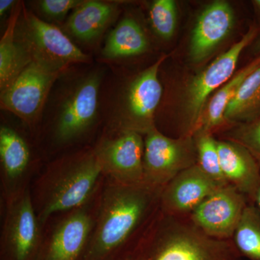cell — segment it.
I'll use <instances>...</instances> for the list:
<instances>
[{"label":"cell","instance_id":"obj_15","mask_svg":"<svg viewBox=\"0 0 260 260\" xmlns=\"http://www.w3.org/2000/svg\"><path fill=\"white\" fill-rule=\"evenodd\" d=\"M219 187L221 186L195 164L179 173L162 189L160 208L170 215H189Z\"/></svg>","mask_w":260,"mask_h":260},{"label":"cell","instance_id":"obj_2","mask_svg":"<svg viewBox=\"0 0 260 260\" xmlns=\"http://www.w3.org/2000/svg\"><path fill=\"white\" fill-rule=\"evenodd\" d=\"M132 260H242L232 240L210 237L189 215L164 213L159 206L138 239Z\"/></svg>","mask_w":260,"mask_h":260},{"label":"cell","instance_id":"obj_17","mask_svg":"<svg viewBox=\"0 0 260 260\" xmlns=\"http://www.w3.org/2000/svg\"><path fill=\"white\" fill-rule=\"evenodd\" d=\"M0 160L2 184L5 200L26 189L30 151L25 140L15 130L7 126L0 129Z\"/></svg>","mask_w":260,"mask_h":260},{"label":"cell","instance_id":"obj_10","mask_svg":"<svg viewBox=\"0 0 260 260\" xmlns=\"http://www.w3.org/2000/svg\"><path fill=\"white\" fill-rule=\"evenodd\" d=\"M249 203L246 195L229 184L218 188L203 200L189 217L207 235L215 239L232 240Z\"/></svg>","mask_w":260,"mask_h":260},{"label":"cell","instance_id":"obj_9","mask_svg":"<svg viewBox=\"0 0 260 260\" xmlns=\"http://www.w3.org/2000/svg\"><path fill=\"white\" fill-rule=\"evenodd\" d=\"M144 148L142 134L124 130L114 138L103 140L94 151L107 180L137 185L143 183Z\"/></svg>","mask_w":260,"mask_h":260},{"label":"cell","instance_id":"obj_27","mask_svg":"<svg viewBox=\"0 0 260 260\" xmlns=\"http://www.w3.org/2000/svg\"><path fill=\"white\" fill-rule=\"evenodd\" d=\"M84 1L78 0H44L39 3L43 13L53 18H61L73 9L81 5Z\"/></svg>","mask_w":260,"mask_h":260},{"label":"cell","instance_id":"obj_3","mask_svg":"<svg viewBox=\"0 0 260 260\" xmlns=\"http://www.w3.org/2000/svg\"><path fill=\"white\" fill-rule=\"evenodd\" d=\"M104 179L94 150L51 164L38 179L31 194L43 229L56 214L76 209L93 199Z\"/></svg>","mask_w":260,"mask_h":260},{"label":"cell","instance_id":"obj_18","mask_svg":"<svg viewBox=\"0 0 260 260\" xmlns=\"http://www.w3.org/2000/svg\"><path fill=\"white\" fill-rule=\"evenodd\" d=\"M20 13L19 6L12 13L9 23L0 42V89L3 93L21 73L32 58L26 49L15 42V28Z\"/></svg>","mask_w":260,"mask_h":260},{"label":"cell","instance_id":"obj_6","mask_svg":"<svg viewBox=\"0 0 260 260\" xmlns=\"http://www.w3.org/2000/svg\"><path fill=\"white\" fill-rule=\"evenodd\" d=\"M5 202L2 260H37L44 234L31 193L27 187Z\"/></svg>","mask_w":260,"mask_h":260},{"label":"cell","instance_id":"obj_26","mask_svg":"<svg viewBox=\"0 0 260 260\" xmlns=\"http://www.w3.org/2000/svg\"><path fill=\"white\" fill-rule=\"evenodd\" d=\"M225 139L244 145L260 166V117L250 122L239 124L237 127L230 130Z\"/></svg>","mask_w":260,"mask_h":260},{"label":"cell","instance_id":"obj_20","mask_svg":"<svg viewBox=\"0 0 260 260\" xmlns=\"http://www.w3.org/2000/svg\"><path fill=\"white\" fill-rule=\"evenodd\" d=\"M259 66L260 56L254 59L218 89L205 108L199 129L197 132L212 133L214 129L222 125L225 121L224 114L229 103L235 96L244 80Z\"/></svg>","mask_w":260,"mask_h":260},{"label":"cell","instance_id":"obj_21","mask_svg":"<svg viewBox=\"0 0 260 260\" xmlns=\"http://www.w3.org/2000/svg\"><path fill=\"white\" fill-rule=\"evenodd\" d=\"M148 47V39L139 24L125 18L109 34L103 54L111 59L129 57L143 54Z\"/></svg>","mask_w":260,"mask_h":260},{"label":"cell","instance_id":"obj_22","mask_svg":"<svg viewBox=\"0 0 260 260\" xmlns=\"http://www.w3.org/2000/svg\"><path fill=\"white\" fill-rule=\"evenodd\" d=\"M260 117V66L243 82L224 114L228 122H250Z\"/></svg>","mask_w":260,"mask_h":260},{"label":"cell","instance_id":"obj_23","mask_svg":"<svg viewBox=\"0 0 260 260\" xmlns=\"http://www.w3.org/2000/svg\"><path fill=\"white\" fill-rule=\"evenodd\" d=\"M232 241L242 257L260 260V210L251 202L244 210Z\"/></svg>","mask_w":260,"mask_h":260},{"label":"cell","instance_id":"obj_28","mask_svg":"<svg viewBox=\"0 0 260 260\" xmlns=\"http://www.w3.org/2000/svg\"><path fill=\"white\" fill-rule=\"evenodd\" d=\"M251 53L254 56V59L260 56V32L257 37L254 39V42L251 43Z\"/></svg>","mask_w":260,"mask_h":260},{"label":"cell","instance_id":"obj_25","mask_svg":"<svg viewBox=\"0 0 260 260\" xmlns=\"http://www.w3.org/2000/svg\"><path fill=\"white\" fill-rule=\"evenodd\" d=\"M150 19L158 37L164 40L172 39L177 27V3L174 0H155L150 7Z\"/></svg>","mask_w":260,"mask_h":260},{"label":"cell","instance_id":"obj_14","mask_svg":"<svg viewBox=\"0 0 260 260\" xmlns=\"http://www.w3.org/2000/svg\"><path fill=\"white\" fill-rule=\"evenodd\" d=\"M99 79L89 77L75 88L62 106L55 127V139L66 144L83 135L95 119Z\"/></svg>","mask_w":260,"mask_h":260},{"label":"cell","instance_id":"obj_32","mask_svg":"<svg viewBox=\"0 0 260 260\" xmlns=\"http://www.w3.org/2000/svg\"><path fill=\"white\" fill-rule=\"evenodd\" d=\"M119 260H132L130 259L129 256H126V257L122 258V259H119Z\"/></svg>","mask_w":260,"mask_h":260},{"label":"cell","instance_id":"obj_4","mask_svg":"<svg viewBox=\"0 0 260 260\" xmlns=\"http://www.w3.org/2000/svg\"><path fill=\"white\" fill-rule=\"evenodd\" d=\"M144 144L143 183L155 189L162 190L179 173L198 164L191 135L174 139L154 126L145 134Z\"/></svg>","mask_w":260,"mask_h":260},{"label":"cell","instance_id":"obj_24","mask_svg":"<svg viewBox=\"0 0 260 260\" xmlns=\"http://www.w3.org/2000/svg\"><path fill=\"white\" fill-rule=\"evenodd\" d=\"M194 139L198 155V165L208 177L218 186L229 184L220 167L218 143L211 133L198 131L194 133Z\"/></svg>","mask_w":260,"mask_h":260},{"label":"cell","instance_id":"obj_13","mask_svg":"<svg viewBox=\"0 0 260 260\" xmlns=\"http://www.w3.org/2000/svg\"><path fill=\"white\" fill-rule=\"evenodd\" d=\"M165 59V56L160 57L131 83L126 95V120L121 131L133 130L145 135L155 126L154 115L162 93L158 70Z\"/></svg>","mask_w":260,"mask_h":260},{"label":"cell","instance_id":"obj_16","mask_svg":"<svg viewBox=\"0 0 260 260\" xmlns=\"http://www.w3.org/2000/svg\"><path fill=\"white\" fill-rule=\"evenodd\" d=\"M220 167L227 182L246 195L249 202L260 180V166L244 145L217 140Z\"/></svg>","mask_w":260,"mask_h":260},{"label":"cell","instance_id":"obj_30","mask_svg":"<svg viewBox=\"0 0 260 260\" xmlns=\"http://www.w3.org/2000/svg\"><path fill=\"white\" fill-rule=\"evenodd\" d=\"M250 202L252 203L253 204L255 205L260 210V180L259 184H258L257 186H256V190L254 191L252 198H251Z\"/></svg>","mask_w":260,"mask_h":260},{"label":"cell","instance_id":"obj_5","mask_svg":"<svg viewBox=\"0 0 260 260\" xmlns=\"http://www.w3.org/2000/svg\"><path fill=\"white\" fill-rule=\"evenodd\" d=\"M260 27L251 25L240 40L222 53L188 85L185 93V112L189 132L193 136L199 129L208 98L234 76L242 51L257 37Z\"/></svg>","mask_w":260,"mask_h":260},{"label":"cell","instance_id":"obj_31","mask_svg":"<svg viewBox=\"0 0 260 260\" xmlns=\"http://www.w3.org/2000/svg\"><path fill=\"white\" fill-rule=\"evenodd\" d=\"M252 5L256 10V13L260 16V0H254V1H252Z\"/></svg>","mask_w":260,"mask_h":260},{"label":"cell","instance_id":"obj_19","mask_svg":"<svg viewBox=\"0 0 260 260\" xmlns=\"http://www.w3.org/2000/svg\"><path fill=\"white\" fill-rule=\"evenodd\" d=\"M115 9V6L110 3L84 1L70 15L68 28L80 40H92L106 28Z\"/></svg>","mask_w":260,"mask_h":260},{"label":"cell","instance_id":"obj_29","mask_svg":"<svg viewBox=\"0 0 260 260\" xmlns=\"http://www.w3.org/2000/svg\"><path fill=\"white\" fill-rule=\"evenodd\" d=\"M15 2L13 0H1L0 1V15L3 16L5 13L9 10L10 7L14 4Z\"/></svg>","mask_w":260,"mask_h":260},{"label":"cell","instance_id":"obj_12","mask_svg":"<svg viewBox=\"0 0 260 260\" xmlns=\"http://www.w3.org/2000/svg\"><path fill=\"white\" fill-rule=\"evenodd\" d=\"M234 10L225 0H215L198 15L191 32L189 57L194 64L203 62L227 39L235 25Z\"/></svg>","mask_w":260,"mask_h":260},{"label":"cell","instance_id":"obj_11","mask_svg":"<svg viewBox=\"0 0 260 260\" xmlns=\"http://www.w3.org/2000/svg\"><path fill=\"white\" fill-rule=\"evenodd\" d=\"M23 30L26 50L32 59L55 69L63 70L70 63L84 62L88 59L60 29L25 10Z\"/></svg>","mask_w":260,"mask_h":260},{"label":"cell","instance_id":"obj_7","mask_svg":"<svg viewBox=\"0 0 260 260\" xmlns=\"http://www.w3.org/2000/svg\"><path fill=\"white\" fill-rule=\"evenodd\" d=\"M100 191L86 204L62 213L51 225L43 236L37 260H83L95 223Z\"/></svg>","mask_w":260,"mask_h":260},{"label":"cell","instance_id":"obj_1","mask_svg":"<svg viewBox=\"0 0 260 260\" xmlns=\"http://www.w3.org/2000/svg\"><path fill=\"white\" fill-rule=\"evenodd\" d=\"M161 191L144 183H104L83 260H119L129 256L158 211Z\"/></svg>","mask_w":260,"mask_h":260},{"label":"cell","instance_id":"obj_8","mask_svg":"<svg viewBox=\"0 0 260 260\" xmlns=\"http://www.w3.org/2000/svg\"><path fill=\"white\" fill-rule=\"evenodd\" d=\"M61 72L32 58L15 81L1 93L2 108L32 122Z\"/></svg>","mask_w":260,"mask_h":260}]
</instances>
